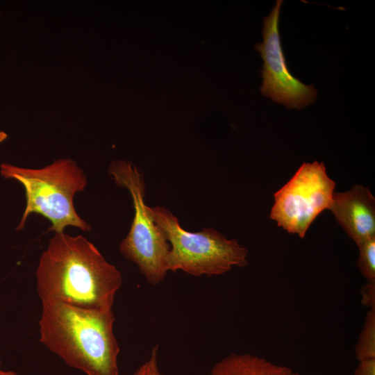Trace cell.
I'll return each mask as SVG.
<instances>
[{
	"mask_svg": "<svg viewBox=\"0 0 375 375\" xmlns=\"http://www.w3.org/2000/svg\"><path fill=\"white\" fill-rule=\"evenodd\" d=\"M282 2L276 1L269 15L264 18L263 42L256 45L264 61L260 91L276 103L290 109H301L312 103L317 93L313 85L303 84L288 69L278 31Z\"/></svg>",
	"mask_w": 375,
	"mask_h": 375,
	"instance_id": "7",
	"label": "cell"
},
{
	"mask_svg": "<svg viewBox=\"0 0 375 375\" xmlns=\"http://www.w3.org/2000/svg\"><path fill=\"white\" fill-rule=\"evenodd\" d=\"M1 360H0V365H1Z\"/></svg>",
	"mask_w": 375,
	"mask_h": 375,
	"instance_id": "17",
	"label": "cell"
},
{
	"mask_svg": "<svg viewBox=\"0 0 375 375\" xmlns=\"http://www.w3.org/2000/svg\"><path fill=\"white\" fill-rule=\"evenodd\" d=\"M358 247L359 248L358 267L367 281L375 282V236L365 240Z\"/></svg>",
	"mask_w": 375,
	"mask_h": 375,
	"instance_id": "11",
	"label": "cell"
},
{
	"mask_svg": "<svg viewBox=\"0 0 375 375\" xmlns=\"http://www.w3.org/2000/svg\"><path fill=\"white\" fill-rule=\"evenodd\" d=\"M208 375H299L292 369L251 353H231L217 362Z\"/></svg>",
	"mask_w": 375,
	"mask_h": 375,
	"instance_id": "9",
	"label": "cell"
},
{
	"mask_svg": "<svg viewBox=\"0 0 375 375\" xmlns=\"http://www.w3.org/2000/svg\"><path fill=\"white\" fill-rule=\"evenodd\" d=\"M7 134L3 131H0V143L7 138Z\"/></svg>",
	"mask_w": 375,
	"mask_h": 375,
	"instance_id": "16",
	"label": "cell"
},
{
	"mask_svg": "<svg viewBox=\"0 0 375 375\" xmlns=\"http://www.w3.org/2000/svg\"><path fill=\"white\" fill-rule=\"evenodd\" d=\"M108 172L117 185L128 190L135 212L129 232L119 244V251L138 266L148 283L158 285L169 272L170 244L144 203V176L135 166L125 160L111 162Z\"/></svg>",
	"mask_w": 375,
	"mask_h": 375,
	"instance_id": "5",
	"label": "cell"
},
{
	"mask_svg": "<svg viewBox=\"0 0 375 375\" xmlns=\"http://www.w3.org/2000/svg\"><path fill=\"white\" fill-rule=\"evenodd\" d=\"M362 303L371 308H375V282L367 281L361 288Z\"/></svg>",
	"mask_w": 375,
	"mask_h": 375,
	"instance_id": "13",
	"label": "cell"
},
{
	"mask_svg": "<svg viewBox=\"0 0 375 375\" xmlns=\"http://www.w3.org/2000/svg\"><path fill=\"white\" fill-rule=\"evenodd\" d=\"M328 210L358 246L375 236V199L368 188L356 185L334 192Z\"/></svg>",
	"mask_w": 375,
	"mask_h": 375,
	"instance_id": "8",
	"label": "cell"
},
{
	"mask_svg": "<svg viewBox=\"0 0 375 375\" xmlns=\"http://www.w3.org/2000/svg\"><path fill=\"white\" fill-rule=\"evenodd\" d=\"M112 309L51 301L42 304L40 341L86 375H119V343Z\"/></svg>",
	"mask_w": 375,
	"mask_h": 375,
	"instance_id": "2",
	"label": "cell"
},
{
	"mask_svg": "<svg viewBox=\"0 0 375 375\" xmlns=\"http://www.w3.org/2000/svg\"><path fill=\"white\" fill-rule=\"evenodd\" d=\"M0 375H20L14 371H4L0 369Z\"/></svg>",
	"mask_w": 375,
	"mask_h": 375,
	"instance_id": "15",
	"label": "cell"
},
{
	"mask_svg": "<svg viewBox=\"0 0 375 375\" xmlns=\"http://www.w3.org/2000/svg\"><path fill=\"white\" fill-rule=\"evenodd\" d=\"M36 290L42 304L59 301L112 309L122 285L120 272L82 235L56 233L42 253L36 269Z\"/></svg>",
	"mask_w": 375,
	"mask_h": 375,
	"instance_id": "1",
	"label": "cell"
},
{
	"mask_svg": "<svg viewBox=\"0 0 375 375\" xmlns=\"http://www.w3.org/2000/svg\"><path fill=\"white\" fill-rule=\"evenodd\" d=\"M1 175L15 179L25 190L26 207L17 227L24 228L28 217L39 214L48 219V231L63 233L67 226L89 231L91 226L76 212L73 199L83 192L88 184L87 176L76 162L69 158H60L40 169L24 168L2 163Z\"/></svg>",
	"mask_w": 375,
	"mask_h": 375,
	"instance_id": "3",
	"label": "cell"
},
{
	"mask_svg": "<svg viewBox=\"0 0 375 375\" xmlns=\"http://www.w3.org/2000/svg\"><path fill=\"white\" fill-rule=\"evenodd\" d=\"M156 226L170 244L168 271L190 275H221L233 267L247 265L248 250L236 239H227L212 228L192 233L183 229L172 212L162 206L148 207Z\"/></svg>",
	"mask_w": 375,
	"mask_h": 375,
	"instance_id": "4",
	"label": "cell"
},
{
	"mask_svg": "<svg viewBox=\"0 0 375 375\" xmlns=\"http://www.w3.org/2000/svg\"><path fill=\"white\" fill-rule=\"evenodd\" d=\"M158 345H155L149 358L141 365L133 375H165L160 371L158 362Z\"/></svg>",
	"mask_w": 375,
	"mask_h": 375,
	"instance_id": "12",
	"label": "cell"
},
{
	"mask_svg": "<svg viewBox=\"0 0 375 375\" xmlns=\"http://www.w3.org/2000/svg\"><path fill=\"white\" fill-rule=\"evenodd\" d=\"M354 375H375V359L360 361Z\"/></svg>",
	"mask_w": 375,
	"mask_h": 375,
	"instance_id": "14",
	"label": "cell"
},
{
	"mask_svg": "<svg viewBox=\"0 0 375 375\" xmlns=\"http://www.w3.org/2000/svg\"><path fill=\"white\" fill-rule=\"evenodd\" d=\"M355 353L359 362L375 359V308L369 309L367 313Z\"/></svg>",
	"mask_w": 375,
	"mask_h": 375,
	"instance_id": "10",
	"label": "cell"
},
{
	"mask_svg": "<svg viewBox=\"0 0 375 375\" xmlns=\"http://www.w3.org/2000/svg\"><path fill=\"white\" fill-rule=\"evenodd\" d=\"M335 187L323 162H304L274 194L270 217L288 233L303 238L315 218L329 209Z\"/></svg>",
	"mask_w": 375,
	"mask_h": 375,
	"instance_id": "6",
	"label": "cell"
}]
</instances>
